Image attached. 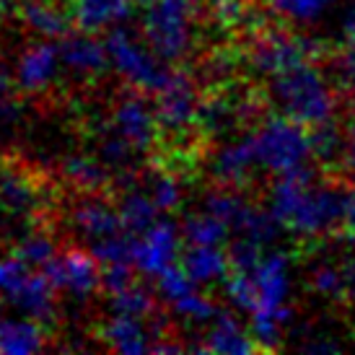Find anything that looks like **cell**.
Here are the masks:
<instances>
[{
    "instance_id": "cell-41",
    "label": "cell",
    "mask_w": 355,
    "mask_h": 355,
    "mask_svg": "<svg viewBox=\"0 0 355 355\" xmlns=\"http://www.w3.org/2000/svg\"><path fill=\"white\" fill-rule=\"evenodd\" d=\"M340 267H343V283H345V296L343 298H347L355 306V249L347 252Z\"/></svg>"
},
{
    "instance_id": "cell-39",
    "label": "cell",
    "mask_w": 355,
    "mask_h": 355,
    "mask_svg": "<svg viewBox=\"0 0 355 355\" xmlns=\"http://www.w3.org/2000/svg\"><path fill=\"white\" fill-rule=\"evenodd\" d=\"M132 265H107L104 275H101V288L107 293H117L122 288L132 286Z\"/></svg>"
},
{
    "instance_id": "cell-2",
    "label": "cell",
    "mask_w": 355,
    "mask_h": 355,
    "mask_svg": "<svg viewBox=\"0 0 355 355\" xmlns=\"http://www.w3.org/2000/svg\"><path fill=\"white\" fill-rule=\"evenodd\" d=\"M254 306L249 311V329L262 350H275L283 343V327L291 322V262L283 252H267L252 272Z\"/></svg>"
},
{
    "instance_id": "cell-4",
    "label": "cell",
    "mask_w": 355,
    "mask_h": 355,
    "mask_svg": "<svg viewBox=\"0 0 355 355\" xmlns=\"http://www.w3.org/2000/svg\"><path fill=\"white\" fill-rule=\"evenodd\" d=\"M107 50L112 70L122 76V80L130 89L140 91V94L156 96L177 76L174 70L166 68V60L153 52L146 37H138L122 26L107 31Z\"/></svg>"
},
{
    "instance_id": "cell-31",
    "label": "cell",
    "mask_w": 355,
    "mask_h": 355,
    "mask_svg": "<svg viewBox=\"0 0 355 355\" xmlns=\"http://www.w3.org/2000/svg\"><path fill=\"white\" fill-rule=\"evenodd\" d=\"M13 254L19 257V259H24L31 270H44L58 257V247L44 234H29V236L21 239L19 244H16Z\"/></svg>"
},
{
    "instance_id": "cell-17",
    "label": "cell",
    "mask_w": 355,
    "mask_h": 355,
    "mask_svg": "<svg viewBox=\"0 0 355 355\" xmlns=\"http://www.w3.org/2000/svg\"><path fill=\"white\" fill-rule=\"evenodd\" d=\"M257 168H259V164H257L252 135H244V138L226 143L223 148L218 150L210 171L218 179V184H223V187H241Z\"/></svg>"
},
{
    "instance_id": "cell-44",
    "label": "cell",
    "mask_w": 355,
    "mask_h": 355,
    "mask_svg": "<svg viewBox=\"0 0 355 355\" xmlns=\"http://www.w3.org/2000/svg\"><path fill=\"white\" fill-rule=\"evenodd\" d=\"M343 34H345L347 47H355V6L345 13V21H343Z\"/></svg>"
},
{
    "instance_id": "cell-1",
    "label": "cell",
    "mask_w": 355,
    "mask_h": 355,
    "mask_svg": "<svg viewBox=\"0 0 355 355\" xmlns=\"http://www.w3.org/2000/svg\"><path fill=\"white\" fill-rule=\"evenodd\" d=\"M267 210L296 236H324L343 226V192L316 184L314 174L304 166L275 177Z\"/></svg>"
},
{
    "instance_id": "cell-29",
    "label": "cell",
    "mask_w": 355,
    "mask_h": 355,
    "mask_svg": "<svg viewBox=\"0 0 355 355\" xmlns=\"http://www.w3.org/2000/svg\"><path fill=\"white\" fill-rule=\"evenodd\" d=\"M91 252L96 254L101 265H132V257H135V236L122 231L114 236H107L101 241L91 244ZM135 267V265H132Z\"/></svg>"
},
{
    "instance_id": "cell-20",
    "label": "cell",
    "mask_w": 355,
    "mask_h": 355,
    "mask_svg": "<svg viewBox=\"0 0 355 355\" xmlns=\"http://www.w3.org/2000/svg\"><path fill=\"white\" fill-rule=\"evenodd\" d=\"M195 286H213L223 283L231 275V254L223 247H189L179 257Z\"/></svg>"
},
{
    "instance_id": "cell-18",
    "label": "cell",
    "mask_w": 355,
    "mask_h": 355,
    "mask_svg": "<svg viewBox=\"0 0 355 355\" xmlns=\"http://www.w3.org/2000/svg\"><path fill=\"white\" fill-rule=\"evenodd\" d=\"M198 350L202 353H218V355H249L262 350L259 343L254 340L252 329H244L234 314L220 311L213 319V324L207 329L205 343L198 345Z\"/></svg>"
},
{
    "instance_id": "cell-43",
    "label": "cell",
    "mask_w": 355,
    "mask_h": 355,
    "mask_svg": "<svg viewBox=\"0 0 355 355\" xmlns=\"http://www.w3.org/2000/svg\"><path fill=\"white\" fill-rule=\"evenodd\" d=\"M343 164L350 171H355V114L347 119L345 128V150H343Z\"/></svg>"
},
{
    "instance_id": "cell-37",
    "label": "cell",
    "mask_w": 355,
    "mask_h": 355,
    "mask_svg": "<svg viewBox=\"0 0 355 355\" xmlns=\"http://www.w3.org/2000/svg\"><path fill=\"white\" fill-rule=\"evenodd\" d=\"M213 19L223 26H236L249 16V0H207Z\"/></svg>"
},
{
    "instance_id": "cell-19",
    "label": "cell",
    "mask_w": 355,
    "mask_h": 355,
    "mask_svg": "<svg viewBox=\"0 0 355 355\" xmlns=\"http://www.w3.org/2000/svg\"><path fill=\"white\" fill-rule=\"evenodd\" d=\"M73 228L83 239H89L91 244L125 231L122 218H119V207L109 205L107 200L101 198L80 200L76 210H73Z\"/></svg>"
},
{
    "instance_id": "cell-15",
    "label": "cell",
    "mask_w": 355,
    "mask_h": 355,
    "mask_svg": "<svg viewBox=\"0 0 355 355\" xmlns=\"http://www.w3.org/2000/svg\"><path fill=\"white\" fill-rule=\"evenodd\" d=\"M13 309H19L24 316L37 319L42 324H50L55 314H58V288L52 286L47 272H34L21 280V286L6 298Z\"/></svg>"
},
{
    "instance_id": "cell-14",
    "label": "cell",
    "mask_w": 355,
    "mask_h": 355,
    "mask_svg": "<svg viewBox=\"0 0 355 355\" xmlns=\"http://www.w3.org/2000/svg\"><path fill=\"white\" fill-rule=\"evenodd\" d=\"M135 6L138 0H68V16L78 31L101 34L122 26Z\"/></svg>"
},
{
    "instance_id": "cell-36",
    "label": "cell",
    "mask_w": 355,
    "mask_h": 355,
    "mask_svg": "<svg viewBox=\"0 0 355 355\" xmlns=\"http://www.w3.org/2000/svg\"><path fill=\"white\" fill-rule=\"evenodd\" d=\"M150 198H153V202L158 205V210L171 213V210L179 207V202H182V187H179V182L174 177L161 174V177H156L153 184H150Z\"/></svg>"
},
{
    "instance_id": "cell-24",
    "label": "cell",
    "mask_w": 355,
    "mask_h": 355,
    "mask_svg": "<svg viewBox=\"0 0 355 355\" xmlns=\"http://www.w3.org/2000/svg\"><path fill=\"white\" fill-rule=\"evenodd\" d=\"M117 207H119V218H122V226L132 236L148 231L158 220V213H161L150 195H143V192H135V189L125 192Z\"/></svg>"
},
{
    "instance_id": "cell-42",
    "label": "cell",
    "mask_w": 355,
    "mask_h": 355,
    "mask_svg": "<svg viewBox=\"0 0 355 355\" xmlns=\"http://www.w3.org/2000/svg\"><path fill=\"white\" fill-rule=\"evenodd\" d=\"M343 228L355 239V187L343 192Z\"/></svg>"
},
{
    "instance_id": "cell-22",
    "label": "cell",
    "mask_w": 355,
    "mask_h": 355,
    "mask_svg": "<svg viewBox=\"0 0 355 355\" xmlns=\"http://www.w3.org/2000/svg\"><path fill=\"white\" fill-rule=\"evenodd\" d=\"M21 19H24V24H26L31 31H37L44 40L65 37L68 29L73 26L68 16V8L62 10L60 6L50 3V0H24Z\"/></svg>"
},
{
    "instance_id": "cell-35",
    "label": "cell",
    "mask_w": 355,
    "mask_h": 355,
    "mask_svg": "<svg viewBox=\"0 0 355 355\" xmlns=\"http://www.w3.org/2000/svg\"><path fill=\"white\" fill-rule=\"evenodd\" d=\"M29 272L31 267L24 259H19L16 254L0 257V298H8Z\"/></svg>"
},
{
    "instance_id": "cell-7",
    "label": "cell",
    "mask_w": 355,
    "mask_h": 355,
    "mask_svg": "<svg viewBox=\"0 0 355 355\" xmlns=\"http://www.w3.org/2000/svg\"><path fill=\"white\" fill-rule=\"evenodd\" d=\"M52 286L58 288V293L76 298V301H86L101 288V275H104V265H101L94 252H83V249H68L52 259L44 267Z\"/></svg>"
},
{
    "instance_id": "cell-25",
    "label": "cell",
    "mask_w": 355,
    "mask_h": 355,
    "mask_svg": "<svg viewBox=\"0 0 355 355\" xmlns=\"http://www.w3.org/2000/svg\"><path fill=\"white\" fill-rule=\"evenodd\" d=\"M37 205V192L34 184L26 182L19 171H0V207L13 216H26L31 207Z\"/></svg>"
},
{
    "instance_id": "cell-28",
    "label": "cell",
    "mask_w": 355,
    "mask_h": 355,
    "mask_svg": "<svg viewBox=\"0 0 355 355\" xmlns=\"http://www.w3.org/2000/svg\"><path fill=\"white\" fill-rule=\"evenodd\" d=\"M156 309V301L150 296L146 288L140 286H128L117 291V293H109V311L112 314H128V316H150Z\"/></svg>"
},
{
    "instance_id": "cell-21",
    "label": "cell",
    "mask_w": 355,
    "mask_h": 355,
    "mask_svg": "<svg viewBox=\"0 0 355 355\" xmlns=\"http://www.w3.org/2000/svg\"><path fill=\"white\" fill-rule=\"evenodd\" d=\"M44 347L42 322L19 316L0 319V355H34Z\"/></svg>"
},
{
    "instance_id": "cell-10",
    "label": "cell",
    "mask_w": 355,
    "mask_h": 355,
    "mask_svg": "<svg viewBox=\"0 0 355 355\" xmlns=\"http://www.w3.org/2000/svg\"><path fill=\"white\" fill-rule=\"evenodd\" d=\"M182 231L177 223L171 220H161L135 236V257L132 265L138 272L148 277H156L158 272H164L168 265L179 262V244H182Z\"/></svg>"
},
{
    "instance_id": "cell-11",
    "label": "cell",
    "mask_w": 355,
    "mask_h": 355,
    "mask_svg": "<svg viewBox=\"0 0 355 355\" xmlns=\"http://www.w3.org/2000/svg\"><path fill=\"white\" fill-rule=\"evenodd\" d=\"M60 68H62L60 47L52 40H42L21 52L13 78L21 94H42L58 80Z\"/></svg>"
},
{
    "instance_id": "cell-32",
    "label": "cell",
    "mask_w": 355,
    "mask_h": 355,
    "mask_svg": "<svg viewBox=\"0 0 355 355\" xmlns=\"http://www.w3.org/2000/svg\"><path fill=\"white\" fill-rule=\"evenodd\" d=\"M153 280H156V293L164 298L166 304H174V301H179L182 296H187L189 291H195V288H198L182 262L168 265L166 270H164V272H158Z\"/></svg>"
},
{
    "instance_id": "cell-38",
    "label": "cell",
    "mask_w": 355,
    "mask_h": 355,
    "mask_svg": "<svg viewBox=\"0 0 355 355\" xmlns=\"http://www.w3.org/2000/svg\"><path fill=\"white\" fill-rule=\"evenodd\" d=\"M16 78L10 76L8 70L0 68V125L13 122L19 117V99H16Z\"/></svg>"
},
{
    "instance_id": "cell-3",
    "label": "cell",
    "mask_w": 355,
    "mask_h": 355,
    "mask_svg": "<svg viewBox=\"0 0 355 355\" xmlns=\"http://www.w3.org/2000/svg\"><path fill=\"white\" fill-rule=\"evenodd\" d=\"M270 96L280 109V114L296 119L309 130L332 122L335 117V89L329 86L324 73L314 65V60L272 76Z\"/></svg>"
},
{
    "instance_id": "cell-26",
    "label": "cell",
    "mask_w": 355,
    "mask_h": 355,
    "mask_svg": "<svg viewBox=\"0 0 355 355\" xmlns=\"http://www.w3.org/2000/svg\"><path fill=\"white\" fill-rule=\"evenodd\" d=\"M104 166H107L104 161L99 164V161L86 156H70L62 164V171L70 179V184H76L83 192H99V187L107 184V168Z\"/></svg>"
},
{
    "instance_id": "cell-33",
    "label": "cell",
    "mask_w": 355,
    "mask_h": 355,
    "mask_svg": "<svg viewBox=\"0 0 355 355\" xmlns=\"http://www.w3.org/2000/svg\"><path fill=\"white\" fill-rule=\"evenodd\" d=\"M311 146H314V158L319 161H343V150H345V132L332 125V122H324L319 128L311 130Z\"/></svg>"
},
{
    "instance_id": "cell-5",
    "label": "cell",
    "mask_w": 355,
    "mask_h": 355,
    "mask_svg": "<svg viewBox=\"0 0 355 355\" xmlns=\"http://www.w3.org/2000/svg\"><path fill=\"white\" fill-rule=\"evenodd\" d=\"M252 143H254L259 168H265L275 177L304 168L309 158L314 156L311 130L286 114L262 122V128L252 132Z\"/></svg>"
},
{
    "instance_id": "cell-8",
    "label": "cell",
    "mask_w": 355,
    "mask_h": 355,
    "mask_svg": "<svg viewBox=\"0 0 355 355\" xmlns=\"http://www.w3.org/2000/svg\"><path fill=\"white\" fill-rule=\"evenodd\" d=\"M322 55V44L304 37L283 34V31H267L259 37L252 50V65L259 73H267L270 78L288 68H296L301 62L316 60Z\"/></svg>"
},
{
    "instance_id": "cell-27",
    "label": "cell",
    "mask_w": 355,
    "mask_h": 355,
    "mask_svg": "<svg viewBox=\"0 0 355 355\" xmlns=\"http://www.w3.org/2000/svg\"><path fill=\"white\" fill-rule=\"evenodd\" d=\"M332 0H267V8L275 16L293 24H314L327 13Z\"/></svg>"
},
{
    "instance_id": "cell-16",
    "label": "cell",
    "mask_w": 355,
    "mask_h": 355,
    "mask_svg": "<svg viewBox=\"0 0 355 355\" xmlns=\"http://www.w3.org/2000/svg\"><path fill=\"white\" fill-rule=\"evenodd\" d=\"M101 340L109 350L122 355H143L153 353V332L148 329L143 316L112 314L101 327Z\"/></svg>"
},
{
    "instance_id": "cell-6",
    "label": "cell",
    "mask_w": 355,
    "mask_h": 355,
    "mask_svg": "<svg viewBox=\"0 0 355 355\" xmlns=\"http://www.w3.org/2000/svg\"><path fill=\"white\" fill-rule=\"evenodd\" d=\"M143 37L158 58L182 60L195 40V0H156L146 6Z\"/></svg>"
},
{
    "instance_id": "cell-45",
    "label": "cell",
    "mask_w": 355,
    "mask_h": 355,
    "mask_svg": "<svg viewBox=\"0 0 355 355\" xmlns=\"http://www.w3.org/2000/svg\"><path fill=\"white\" fill-rule=\"evenodd\" d=\"M150 3H156V0H138V6H143V8H146V6H150Z\"/></svg>"
},
{
    "instance_id": "cell-9",
    "label": "cell",
    "mask_w": 355,
    "mask_h": 355,
    "mask_svg": "<svg viewBox=\"0 0 355 355\" xmlns=\"http://www.w3.org/2000/svg\"><path fill=\"white\" fill-rule=\"evenodd\" d=\"M109 130L117 132L122 140H128L132 148L148 150L156 143L161 125L156 117V107H150L148 101L143 99V94H128L114 104L112 109V122Z\"/></svg>"
},
{
    "instance_id": "cell-40",
    "label": "cell",
    "mask_w": 355,
    "mask_h": 355,
    "mask_svg": "<svg viewBox=\"0 0 355 355\" xmlns=\"http://www.w3.org/2000/svg\"><path fill=\"white\" fill-rule=\"evenodd\" d=\"M335 73L337 80L345 89H355V47H347L335 58Z\"/></svg>"
},
{
    "instance_id": "cell-30",
    "label": "cell",
    "mask_w": 355,
    "mask_h": 355,
    "mask_svg": "<svg viewBox=\"0 0 355 355\" xmlns=\"http://www.w3.org/2000/svg\"><path fill=\"white\" fill-rule=\"evenodd\" d=\"M171 309H174V314H177L179 319H184V322L198 324V327L213 324V319L220 314V311H218V306L213 304L207 296H202L198 288H195V291H189L187 296H182L179 301H174Z\"/></svg>"
},
{
    "instance_id": "cell-34",
    "label": "cell",
    "mask_w": 355,
    "mask_h": 355,
    "mask_svg": "<svg viewBox=\"0 0 355 355\" xmlns=\"http://www.w3.org/2000/svg\"><path fill=\"white\" fill-rule=\"evenodd\" d=\"M311 288L324 298H343L345 296V283H343V267L332 262H322L311 272Z\"/></svg>"
},
{
    "instance_id": "cell-23",
    "label": "cell",
    "mask_w": 355,
    "mask_h": 355,
    "mask_svg": "<svg viewBox=\"0 0 355 355\" xmlns=\"http://www.w3.org/2000/svg\"><path fill=\"white\" fill-rule=\"evenodd\" d=\"M182 236L187 247H223L231 239V228L213 213H195L182 223Z\"/></svg>"
},
{
    "instance_id": "cell-13",
    "label": "cell",
    "mask_w": 355,
    "mask_h": 355,
    "mask_svg": "<svg viewBox=\"0 0 355 355\" xmlns=\"http://www.w3.org/2000/svg\"><path fill=\"white\" fill-rule=\"evenodd\" d=\"M60 58H62V68L80 76V78H96L104 70H109V50L107 40H96V34L89 31H76V34H65L58 42Z\"/></svg>"
},
{
    "instance_id": "cell-12",
    "label": "cell",
    "mask_w": 355,
    "mask_h": 355,
    "mask_svg": "<svg viewBox=\"0 0 355 355\" xmlns=\"http://www.w3.org/2000/svg\"><path fill=\"white\" fill-rule=\"evenodd\" d=\"M156 117L161 130L168 132H184L200 117V99L195 83L184 76H174L166 89L156 94Z\"/></svg>"
}]
</instances>
